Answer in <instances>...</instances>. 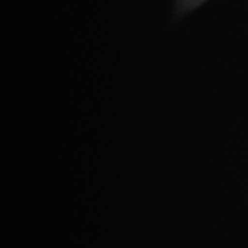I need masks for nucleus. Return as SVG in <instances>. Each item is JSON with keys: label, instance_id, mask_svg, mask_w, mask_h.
<instances>
[]
</instances>
